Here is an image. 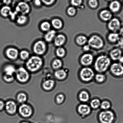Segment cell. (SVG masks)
I'll list each match as a JSON object with an SVG mask.
<instances>
[{
	"label": "cell",
	"instance_id": "45",
	"mask_svg": "<svg viewBox=\"0 0 123 123\" xmlns=\"http://www.w3.org/2000/svg\"><path fill=\"white\" fill-rule=\"evenodd\" d=\"M42 2L41 0H34V3L37 6L39 7L41 5Z\"/></svg>",
	"mask_w": 123,
	"mask_h": 123
},
{
	"label": "cell",
	"instance_id": "25",
	"mask_svg": "<svg viewBox=\"0 0 123 123\" xmlns=\"http://www.w3.org/2000/svg\"><path fill=\"white\" fill-rule=\"evenodd\" d=\"M55 76L59 80H63L66 77L67 74L65 70L63 69L57 70L55 73Z\"/></svg>",
	"mask_w": 123,
	"mask_h": 123
},
{
	"label": "cell",
	"instance_id": "35",
	"mask_svg": "<svg viewBox=\"0 0 123 123\" xmlns=\"http://www.w3.org/2000/svg\"><path fill=\"white\" fill-rule=\"evenodd\" d=\"M66 54L65 50L63 48L60 47L56 50V54L59 58H62L65 56Z\"/></svg>",
	"mask_w": 123,
	"mask_h": 123
},
{
	"label": "cell",
	"instance_id": "55",
	"mask_svg": "<svg viewBox=\"0 0 123 123\" xmlns=\"http://www.w3.org/2000/svg\"><path fill=\"white\" fill-rule=\"evenodd\" d=\"M1 0H0V1Z\"/></svg>",
	"mask_w": 123,
	"mask_h": 123
},
{
	"label": "cell",
	"instance_id": "23",
	"mask_svg": "<svg viewBox=\"0 0 123 123\" xmlns=\"http://www.w3.org/2000/svg\"><path fill=\"white\" fill-rule=\"evenodd\" d=\"M51 26L56 29H60L63 26V23L60 19L54 18L52 19L51 22Z\"/></svg>",
	"mask_w": 123,
	"mask_h": 123
},
{
	"label": "cell",
	"instance_id": "37",
	"mask_svg": "<svg viewBox=\"0 0 123 123\" xmlns=\"http://www.w3.org/2000/svg\"><path fill=\"white\" fill-rule=\"evenodd\" d=\"M17 99L20 103H23L27 101V95L24 93H20L18 95Z\"/></svg>",
	"mask_w": 123,
	"mask_h": 123
},
{
	"label": "cell",
	"instance_id": "15",
	"mask_svg": "<svg viewBox=\"0 0 123 123\" xmlns=\"http://www.w3.org/2000/svg\"><path fill=\"white\" fill-rule=\"evenodd\" d=\"M5 107L7 112L9 114H13L16 111L17 106L13 101H8L6 104Z\"/></svg>",
	"mask_w": 123,
	"mask_h": 123
},
{
	"label": "cell",
	"instance_id": "54",
	"mask_svg": "<svg viewBox=\"0 0 123 123\" xmlns=\"http://www.w3.org/2000/svg\"><path fill=\"white\" fill-rule=\"evenodd\" d=\"M1 5V3H0V6Z\"/></svg>",
	"mask_w": 123,
	"mask_h": 123
},
{
	"label": "cell",
	"instance_id": "26",
	"mask_svg": "<svg viewBox=\"0 0 123 123\" xmlns=\"http://www.w3.org/2000/svg\"><path fill=\"white\" fill-rule=\"evenodd\" d=\"M4 71L5 74L13 75L14 73L16 72L15 67L12 64L6 66L4 68Z\"/></svg>",
	"mask_w": 123,
	"mask_h": 123
},
{
	"label": "cell",
	"instance_id": "49",
	"mask_svg": "<svg viewBox=\"0 0 123 123\" xmlns=\"http://www.w3.org/2000/svg\"><path fill=\"white\" fill-rule=\"evenodd\" d=\"M119 34L122 37H123V27L120 28L119 30Z\"/></svg>",
	"mask_w": 123,
	"mask_h": 123
},
{
	"label": "cell",
	"instance_id": "51",
	"mask_svg": "<svg viewBox=\"0 0 123 123\" xmlns=\"http://www.w3.org/2000/svg\"><path fill=\"white\" fill-rule=\"evenodd\" d=\"M24 1L26 2H29L31 0H24Z\"/></svg>",
	"mask_w": 123,
	"mask_h": 123
},
{
	"label": "cell",
	"instance_id": "53",
	"mask_svg": "<svg viewBox=\"0 0 123 123\" xmlns=\"http://www.w3.org/2000/svg\"><path fill=\"white\" fill-rule=\"evenodd\" d=\"M108 0V1H111V0Z\"/></svg>",
	"mask_w": 123,
	"mask_h": 123
},
{
	"label": "cell",
	"instance_id": "48",
	"mask_svg": "<svg viewBox=\"0 0 123 123\" xmlns=\"http://www.w3.org/2000/svg\"><path fill=\"white\" fill-rule=\"evenodd\" d=\"M4 106V104L3 101H0V111L3 109Z\"/></svg>",
	"mask_w": 123,
	"mask_h": 123
},
{
	"label": "cell",
	"instance_id": "9",
	"mask_svg": "<svg viewBox=\"0 0 123 123\" xmlns=\"http://www.w3.org/2000/svg\"><path fill=\"white\" fill-rule=\"evenodd\" d=\"M110 71L113 75L119 76L123 75V65L120 63H114L111 65Z\"/></svg>",
	"mask_w": 123,
	"mask_h": 123
},
{
	"label": "cell",
	"instance_id": "38",
	"mask_svg": "<svg viewBox=\"0 0 123 123\" xmlns=\"http://www.w3.org/2000/svg\"><path fill=\"white\" fill-rule=\"evenodd\" d=\"M64 96L62 94H60L57 95L56 98V101L57 103L61 104L64 101Z\"/></svg>",
	"mask_w": 123,
	"mask_h": 123
},
{
	"label": "cell",
	"instance_id": "11",
	"mask_svg": "<svg viewBox=\"0 0 123 123\" xmlns=\"http://www.w3.org/2000/svg\"><path fill=\"white\" fill-rule=\"evenodd\" d=\"M19 111L20 114L25 117L30 116L32 113V108L30 106L25 104H23L20 106Z\"/></svg>",
	"mask_w": 123,
	"mask_h": 123
},
{
	"label": "cell",
	"instance_id": "24",
	"mask_svg": "<svg viewBox=\"0 0 123 123\" xmlns=\"http://www.w3.org/2000/svg\"><path fill=\"white\" fill-rule=\"evenodd\" d=\"M12 9L10 6H5L2 7L0 10V13L1 15L5 18L8 17L9 16Z\"/></svg>",
	"mask_w": 123,
	"mask_h": 123
},
{
	"label": "cell",
	"instance_id": "2",
	"mask_svg": "<svg viewBox=\"0 0 123 123\" xmlns=\"http://www.w3.org/2000/svg\"><path fill=\"white\" fill-rule=\"evenodd\" d=\"M43 64L42 58L39 56L35 55L30 57L26 62V66L30 71L35 72L41 67Z\"/></svg>",
	"mask_w": 123,
	"mask_h": 123
},
{
	"label": "cell",
	"instance_id": "5",
	"mask_svg": "<svg viewBox=\"0 0 123 123\" xmlns=\"http://www.w3.org/2000/svg\"><path fill=\"white\" fill-rule=\"evenodd\" d=\"M47 46L45 42L42 40L37 41L33 44V50L36 55H42L46 53Z\"/></svg>",
	"mask_w": 123,
	"mask_h": 123
},
{
	"label": "cell",
	"instance_id": "47",
	"mask_svg": "<svg viewBox=\"0 0 123 123\" xmlns=\"http://www.w3.org/2000/svg\"><path fill=\"white\" fill-rule=\"evenodd\" d=\"M90 46L89 45H85L83 46V49L84 50L86 51H89L90 49Z\"/></svg>",
	"mask_w": 123,
	"mask_h": 123
},
{
	"label": "cell",
	"instance_id": "17",
	"mask_svg": "<svg viewBox=\"0 0 123 123\" xmlns=\"http://www.w3.org/2000/svg\"><path fill=\"white\" fill-rule=\"evenodd\" d=\"M56 32L55 30H50V31L46 32L45 34L44 38L45 41L46 42L50 43L54 40L56 36Z\"/></svg>",
	"mask_w": 123,
	"mask_h": 123
},
{
	"label": "cell",
	"instance_id": "42",
	"mask_svg": "<svg viewBox=\"0 0 123 123\" xmlns=\"http://www.w3.org/2000/svg\"><path fill=\"white\" fill-rule=\"evenodd\" d=\"M89 6L92 8L96 7L98 5V2L97 0H90L89 1Z\"/></svg>",
	"mask_w": 123,
	"mask_h": 123
},
{
	"label": "cell",
	"instance_id": "39",
	"mask_svg": "<svg viewBox=\"0 0 123 123\" xmlns=\"http://www.w3.org/2000/svg\"><path fill=\"white\" fill-rule=\"evenodd\" d=\"M18 13L16 12V11H12L11 12L10 14H9V16L10 17L11 19L12 20H14L16 19L18 16Z\"/></svg>",
	"mask_w": 123,
	"mask_h": 123
},
{
	"label": "cell",
	"instance_id": "14",
	"mask_svg": "<svg viewBox=\"0 0 123 123\" xmlns=\"http://www.w3.org/2000/svg\"><path fill=\"white\" fill-rule=\"evenodd\" d=\"M77 111L81 115L86 116L90 113L91 108L90 106L87 105L81 104L78 107Z\"/></svg>",
	"mask_w": 123,
	"mask_h": 123
},
{
	"label": "cell",
	"instance_id": "33",
	"mask_svg": "<svg viewBox=\"0 0 123 123\" xmlns=\"http://www.w3.org/2000/svg\"><path fill=\"white\" fill-rule=\"evenodd\" d=\"M95 78L97 82L101 83L104 82L106 80V77L105 75L104 74L98 73L95 75Z\"/></svg>",
	"mask_w": 123,
	"mask_h": 123
},
{
	"label": "cell",
	"instance_id": "7",
	"mask_svg": "<svg viewBox=\"0 0 123 123\" xmlns=\"http://www.w3.org/2000/svg\"><path fill=\"white\" fill-rule=\"evenodd\" d=\"M15 10L21 15H26L30 12L31 9L29 5L26 2H20L15 7Z\"/></svg>",
	"mask_w": 123,
	"mask_h": 123
},
{
	"label": "cell",
	"instance_id": "34",
	"mask_svg": "<svg viewBox=\"0 0 123 123\" xmlns=\"http://www.w3.org/2000/svg\"><path fill=\"white\" fill-rule=\"evenodd\" d=\"M111 104L108 101H104L101 103L100 105V107L101 109L104 111L107 110L110 108L111 107Z\"/></svg>",
	"mask_w": 123,
	"mask_h": 123
},
{
	"label": "cell",
	"instance_id": "4",
	"mask_svg": "<svg viewBox=\"0 0 123 123\" xmlns=\"http://www.w3.org/2000/svg\"><path fill=\"white\" fill-rule=\"evenodd\" d=\"M79 75L81 80L85 82H90L95 76L93 70L91 68L88 67H85L81 69Z\"/></svg>",
	"mask_w": 123,
	"mask_h": 123
},
{
	"label": "cell",
	"instance_id": "36",
	"mask_svg": "<svg viewBox=\"0 0 123 123\" xmlns=\"http://www.w3.org/2000/svg\"><path fill=\"white\" fill-rule=\"evenodd\" d=\"M62 63L60 59H56L53 61L52 63V66L53 68L57 69L61 67Z\"/></svg>",
	"mask_w": 123,
	"mask_h": 123
},
{
	"label": "cell",
	"instance_id": "29",
	"mask_svg": "<svg viewBox=\"0 0 123 123\" xmlns=\"http://www.w3.org/2000/svg\"><path fill=\"white\" fill-rule=\"evenodd\" d=\"M119 35L117 33H110L108 36L109 40L112 43L117 42L120 39Z\"/></svg>",
	"mask_w": 123,
	"mask_h": 123
},
{
	"label": "cell",
	"instance_id": "10",
	"mask_svg": "<svg viewBox=\"0 0 123 123\" xmlns=\"http://www.w3.org/2000/svg\"><path fill=\"white\" fill-rule=\"evenodd\" d=\"M18 50L15 48L10 47L7 48L5 51V54L7 58L11 60L17 59L19 56Z\"/></svg>",
	"mask_w": 123,
	"mask_h": 123
},
{
	"label": "cell",
	"instance_id": "13",
	"mask_svg": "<svg viewBox=\"0 0 123 123\" xmlns=\"http://www.w3.org/2000/svg\"><path fill=\"white\" fill-rule=\"evenodd\" d=\"M93 61V57L90 54L87 53L83 55L81 58V64L85 66H89L91 65Z\"/></svg>",
	"mask_w": 123,
	"mask_h": 123
},
{
	"label": "cell",
	"instance_id": "21",
	"mask_svg": "<svg viewBox=\"0 0 123 123\" xmlns=\"http://www.w3.org/2000/svg\"><path fill=\"white\" fill-rule=\"evenodd\" d=\"M120 8V3L117 1H114L112 2L109 6V8L111 11L114 13L119 11Z\"/></svg>",
	"mask_w": 123,
	"mask_h": 123
},
{
	"label": "cell",
	"instance_id": "20",
	"mask_svg": "<svg viewBox=\"0 0 123 123\" xmlns=\"http://www.w3.org/2000/svg\"><path fill=\"white\" fill-rule=\"evenodd\" d=\"M100 16L103 21H107L111 19L112 17V14L108 10H102L100 13Z\"/></svg>",
	"mask_w": 123,
	"mask_h": 123
},
{
	"label": "cell",
	"instance_id": "52",
	"mask_svg": "<svg viewBox=\"0 0 123 123\" xmlns=\"http://www.w3.org/2000/svg\"><path fill=\"white\" fill-rule=\"evenodd\" d=\"M30 123L27 122H22V123Z\"/></svg>",
	"mask_w": 123,
	"mask_h": 123
},
{
	"label": "cell",
	"instance_id": "43",
	"mask_svg": "<svg viewBox=\"0 0 123 123\" xmlns=\"http://www.w3.org/2000/svg\"><path fill=\"white\" fill-rule=\"evenodd\" d=\"M71 4L75 6H79L82 3V0H71Z\"/></svg>",
	"mask_w": 123,
	"mask_h": 123
},
{
	"label": "cell",
	"instance_id": "16",
	"mask_svg": "<svg viewBox=\"0 0 123 123\" xmlns=\"http://www.w3.org/2000/svg\"><path fill=\"white\" fill-rule=\"evenodd\" d=\"M66 39L65 36L63 34H59L56 35L54 40V44L56 46L61 47L65 43Z\"/></svg>",
	"mask_w": 123,
	"mask_h": 123
},
{
	"label": "cell",
	"instance_id": "44",
	"mask_svg": "<svg viewBox=\"0 0 123 123\" xmlns=\"http://www.w3.org/2000/svg\"><path fill=\"white\" fill-rule=\"evenodd\" d=\"M42 2L45 5L50 6L53 4L55 0H41Z\"/></svg>",
	"mask_w": 123,
	"mask_h": 123
},
{
	"label": "cell",
	"instance_id": "32",
	"mask_svg": "<svg viewBox=\"0 0 123 123\" xmlns=\"http://www.w3.org/2000/svg\"><path fill=\"white\" fill-rule=\"evenodd\" d=\"M87 39L85 36L80 35L79 36L76 38V41L79 45H83L85 44L87 42Z\"/></svg>",
	"mask_w": 123,
	"mask_h": 123
},
{
	"label": "cell",
	"instance_id": "1",
	"mask_svg": "<svg viewBox=\"0 0 123 123\" xmlns=\"http://www.w3.org/2000/svg\"><path fill=\"white\" fill-rule=\"evenodd\" d=\"M111 61L107 56H99L95 60L94 67L95 70L99 73L105 72L110 66Z\"/></svg>",
	"mask_w": 123,
	"mask_h": 123
},
{
	"label": "cell",
	"instance_id": "50",
	"mask_svg": "<svg viewBox=\"0 0 123 123\" xmlns=\"http://www.w3.org/2000/svg\"><path fill=\"white\" fill-rule=\"evenodd\" d=\"M119 63L122 64H123V56H122L119 59Z\"/></svg>",
	"mask_w": 123,
	"mask_h": 123
},
{
	"label": "cell",
	"instance_id": "31",
	"mask_svg": "<svg viewBox=\"0 0 123 123\" xmlns=\"http://www.w3.org/2000/svg\"><path fill=\"white\" fill-rule=\"evenodd\" d=\"M30 54L28 51L26 50H21L19 53V56L22 60H26L30 58Z\"/></svg>",
	"mask_w": 123,
	"mask_h": 123
},
{
	"label": "cell",
	"instance_id": "46",
	"mask_svg": "<svg viewBox=\"0 0 123 123\" xmlns=\"http://www.w3.org/2000/svg\"><path fill=\"white\" fill-rule=\"evenodd\" d=\"M3 3L6 6L10 4L12 2V0H2Z\"/></svg>",
	"mask_w": 123,
	"mask_h": 123
},
{
	"label": "cell",
	"instance_id": "41",
	"mask_svg": "<svg viewBox=\"0 0 123 123\" xmlns=\"http://www.w3.org/2000/svg\"><path fill=\"white\" fill-rule=\"evenodd\" d=\"M3 78L4 80L8 82H11L14 80V77L13 75H9L5 74Z\"/></svg>",
	"mask_w": 123,
	"mask_h": 123
},
{
	"label": "cell",
	"instance_id": "3",
	"mask_svg": "<svg viewBox=\"0 0 123 123\" xmlns=\"http://www.w3.org/2000/svg\"><path fill=\"white\" fill-rule=\"evenodd\" d=\"M115 119L114 113L108 110L102 111L99 114L98 120L100 123H113Z\"/></svg>",
	"mask_w": 123,
	"mask_h": 123
},
{
	"label": "cell",
	"instance_id": "40",
	"mask_svg": "<svg viewBox=\"0 0 123 123\" xmlns=\"http://www.w3.org/2000/svg\"><path fill=\"white\" fill-rule=\"evenodd\" d=\"M76 12V10L74 7H70L68 10V13L70 16H73Z\"/></svg>",
	"mask_w": 123,
	"mask_h": 123
},
{
	"label": "cell",
	"instance_id": "27",
	"mask_svg": "<svg viewBox=\"0 0 123 123\" xmlns=\"http://www.w3.org/2000/svg\"><path fill=\"white\" fill-rule=\"evenodd\" d=\"M55 82L53 80H47L44 82L43 84V87L44 89L46 90H50L53 88Z\"/></svg>",
	"mask_w": 123,
	"mask_h": 123
},
{
	"label": "cell",
	"instance_id": "12",
	"mask_svg": "<svg viewBox=\"0 0 123 123\" xmlns=\"http://www.w3.org/2000/svg\"><path fill=\"white\" fill-rule=\"evenodd\" d=\"M121 23L118 19L114 18L110 21L108 24L109 29L111 31L116 33L120 29Z\"/></svg>",
	"mask_w": 123,
	"mask_h": 123
},
{
	"label": "cell",
	"instance_id": "6",
	"mask_svg": "<svg viewBox=\"0 0 123 123\" xmlns=\"http://www.w3.org/2000/svg\"><path fill=\"white\" fill-rule=\"evenodd\" d=\"M88 44L90 47L99 49L103 46L104 42L100 37L98 36L93 35L88 40Z\"/></svg>",
	"mask_w": 123,
	"mask_h": 123
},
{
	"label": "cell",
	"instance_id": "30",
	"mask_svg": "<svg viewBox=\"0 0 123 123\" xmlns=\"http://www.w3.org/2000/svg\"><path fill=\"white\" fill-rule=\"evenodd\" d=\"M101 104V101L99 99L95 98L91 101L90 105L93 109H97L100 107Z\"/></svg>",
	"mask_w": 123,
	"mask_h": 123
},
{
	"label": "cell",
	"instance_id": "18",
	"mask_svg": "<svg viewBox=\"0 0 123 123\" xmlns=\"http://www.w3.org/2000/svg\"><path fill=\"white\" fill-rule=\"evenodd\" d=\"M122 51L119 49H114L112 50L110 53L111 58L114 61L119 60V58L122 56Z\"/></svg>",
	"mask_w": 123,
	"mask_h": 123
},
{
	"label": "cell",
	"instance_id": "19",
	"mask_svg": "<svg viewBox=\"0 0 123 123\" xmlns=\"http://www.w3.org/2000/svg\"><path fill=\"white\" fill-rule=\"evenodd\" d=\"M78 97L80 101L83 102H88L90 99L89 93L84 90L82 91L80 93Z\"/></svg>",
	"mask_w": 123,
	"mask_h": 123
},
{
	"label": "cell",
	"instance_id": "8",
	"mask_svg": "<svg viewBox=\"0 0 123 123\" xmlns=\"http://www.w3.org/2000/svg\"><path fill=\"white\" fill-rule=\"evenodd\" d=\"M16 77L20 82H25L29 78V74L28 71L23 67L19 68L16 72Z\"/></svg>",
	"mask_w": 123,
	"mask_h": 123
},
{
	"label": "cell",
	"instance_id": "28",
	"mask_svg": "<svg viewBox=\"0 0 123 123\" xmlns=\"http://www.w3.org/2000/svg\"><path fill=\"white\" fill-rule=\"evenodd\" d=\"M51 23L48 21H43L40 25L41 30L45 32H47L51 30Z\"/></svg>",
	"mask_w": 123,
	"mask_h": 123
},
{
	"label": "cell",
	"instance_id": "22",
	"mask_svg": "<svg viewBox=\"0 0 123 123\" xmlns=\"http://www.w3.org/2000/svg\"><path fill=\"white\" fill-rule=\"evenodd\" d=\"M28 20V18L27 15H18L16 19L17 23L20 25H22L27 23Z\"/></svg>",
	"mask_w": 123,
	"mask_h": 123
}]
</instances>
